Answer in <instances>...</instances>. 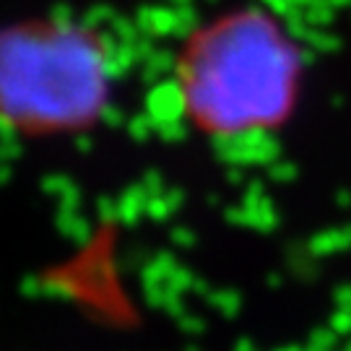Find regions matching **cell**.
Instances as JSON below:
<instances>
[{"label": "cell", "instance_id": "obj_1", "mask_svg": "<svg viewBox=\"0 0 351 351\" xmlns=\"http://www.w3.org/2000/svg\"><path fill=\"white\" fill-rule=\"evenodd\" d=\"M175 88L185 120L203 136L268 133L297 107L300 47L268 13H224L182 45Z\"/></svg>", "mask_w": 351, "mask_h": 351}, {"label": "cell", "instance_id": "obj_2", "mask_svg": "<svg viewBox=\"0 0 351 351\" xmlns=\"http://www.w3.org/2000/svg\"><path fill=\"white\" fill-rule=\"evenodd\" d=\"M110 97L112 65L94 32L52 19L0 29V123L13 133H78Z\"/></svg>", "mask_w": 351, "mask_h": 351}]
</instances>
